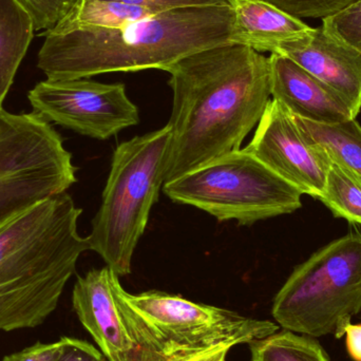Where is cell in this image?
Returning <instances> with one entry per match:
<instances>
[{"mask_svg": "<svg viewBox=\"0 0 361 361\" xmlns=\"http://www.w3.org/2000/svg\"><path fill=\"white\" fill-rule=\"evenodd\" d=\"M166 71L173 103L164 184L241 149L271 97L269 57L243 44L197 51Z\"/></svg>", "mask_w": 361, "mask_h": 361, "instance_id": "obj_1", "label": "cell"}, {"mask_svg": "<svg viewBox=\"0 0 361 361\" xmlns=\"http://www.w3.org/2000/svg\"><path fill=\"white\" fill-rule=\"evenodd\" d=\"M37 67L47 80L160 69L197 51L235 42L229 6L169 11L118 29L49 30Z\"/></svg>", "mask_w": 361, "mask_h": 361, "instance_id": "obj_2", "label": "cell"}, {"mask_svg": "<svg viewBox=\"0 0 361 361\" xmlns=\"http://www.w3.org/2000/svg\"><path fill=\"white\" fill-rule=\"evenodd\" d=\"M82 212L63 192L0 227V331L36 328L55 311L89 250L78 231Z\"/></svg>", "mask_w": 361, "mask_h": 361, "instance_id": "obj_3", "label": "cell"}, {"mask_svg": "<svg viewBox=\"0 0 361 361\" xmlns=\"http://www.w3.org/2000/svg\"><path fill=\"white\" fill-rule=\"evenodd\" d=\"M171 137L166 125L114 150L101 207L86 238L89 250L99 254L118 277L131 273L133 252L164 185Z\"/></svg>", "mask_w": 361, "mask_h": 361, "instance_id": "obj_4", "label": "cell"}, {"mask_svg": "<svg viewBox=\"0 0 361 361\" xmlns=\"http://www.w3.org/2000/svg\"><path fill=\"white\" fill-rule=\"evenodd\" d=\"M361 313V233L351 231L295 267L275 296L278 326L307 336L343 337Z\"/></svg>", "mask_w": 361, "mask_h": 361, "instance_id": "obj_5", "label": "cell"}, {"mask_svg": "<svg viewBox=\"0 0 361 361\" xmlns=\"http://www.w3.org/2000/svg\"><path fill=\"white\" fill-rule=\"evenodd\" d=\"M163 191L173 202L240 225L292 214L302 206V193L245 148L165 183Z\"/></svg>", "mask_w": 361, "mask_h": 361, "instance_id": "obj_6", "label": "cell"}, {"mask_svg": "<svg viewBox=\"0 0 361 361\" xmlns=\"http://www.w3.org/2000/svg\"><path fill=\"white\" fill-rule=\"evenodd\" d=\"M76 171L61 135L44 116L0 109V227L67 192Z\"/></svg>", "mask_w": 361, "mask_h": 361, "instance_id": "obj_7", "label": "cell"}, {"mask_svg": "<svg viewBox=\"0 0 361 361\" xmlns=\"http://www.w3.org/2000/svg\"><path fill=\"white\" fill-rule=\"evenodd\" d=\"M118 293L154 336L175 352L250 345L279 330L275 322L192 302L177 295L158 290L133 295L122 286Z\"/></svg>", "mask_w": 361, "mask_h": 361, "instance_id": "obj_8", "label": "cell"}, {"mask_svg": "<svg viewBox=\"0 0 361 361\" xmlns=\"http://www.w3.org/2000/svg\"><path fill=\"white\" fill-rule=\"evenodd\" d=\"M120 277L106 265L80 276L73 309L108 361H167L183 352L161 343L120 296ZM187 352V351H186Z\"/></svg>", "mask_w": 361, "mask_h": 361, "instance_id": "obj_9", "label": "cell"}, {"mask_svg": "<svg viewBox=\"0 0 361 361\" xmlns=\"http://www.w3.org/2000/svg\"><path fill=\"white\" fill-rule=\"evenodd\" d=\"M34 112L65 128L97 140H108L140 123L139 109L124 84H102L90 78L46 80L27 93Z\"/></svg>", "mask_w": 361, "mask_h": 361, "instance_id": "obj_10", "label": "cell"}, {"mask_svg": "<svg viewBox=\"0 0 361 361\" xmlns=\"http://www.w3.org/2000/svg\"><path fill=\"white\" fill-rule=\"evenodd\" d=\"M245 149L302 195L320 199L332 159L307 139L294 116L271 99Z\"/></svg>", "mask_w": 361, "mask_h": 361, "instance_id": "obj_11", "label": "cell"}, {"mask_svg": "<svg viewBox=\"0 0 361 361\" xmlns=\"http://www.w3.org/2000/svg\"><path fill=\"white\" fill-rule=\"evenodd\" d=\"M271 93L292 116L319 125L355 120L347 102L288 57L271 54Z\"/></svg>", "mask_w": 361, "mask_h": 361, "instance_id": "obj_12", "label": "cell"}, {"mask_svg": "<svg viewBox=\"0 0 361 361\" xmlns=\"http://www.w3.org/2000/svg\"><path fill=\"white\" fill-rule=\"evenodd\" d=\"M312 75L334 89L357 116L361 110V53L314 27L307 37L280 49Z\"/></svg>", "mask_w": 361, "mask_h": 361, "instance_id": "obj_13", "label": "cell"}, {"mask_svg": "<svg viewBox=\"0 0 361 361\" xmlns=\"http://www.w3.org/2000/svg\"><path fill=\"white\" fill-rule=\"evenodd\" d=\"M231 8L235 42L260 53L277 54L282 47L307 37L314 29L263 0H235Z\"/></svg>", "mask_w": 361, "mask_h": 361, "instance_id": "obj_14", "label": "cell"}, {"mask_svg": "<svg viewBox=\"0 0 361 361\" xmlns=\"http://www.w3.org/2000/svg\"><path fill=\"white\" fill-rule=\"evenodd\" d=\"M33 35L31 19L16 0H0V109Z\"/></svg>", "mask_w": 361, "mask_h": 361, "instance_id": "obj_15", "label": "cell"}, {"mask_svg": "<svg viewBox=\"0 0 361 361\" xmlns=\"http://www.w3.org/2000/svg\"><path fill=\"white\" fill-rule=\"evenodd\" d=\"M154 15L156 14L145 8L122 2L110 0H76L69 13L53 29H118L124 25L149 18Z\"/></svg>", "mask_w": 361, "mask_h": 361, "instance_id": "obj_16", "label": "cell"}, {"mask_svg": "<svg viewBox=\"0 0 361 361\" xmlns=\"http://www.w3.org/2000/svg\"><path fill=\"white\" fill-rule=\"evenodd\" d=\"M294 118L307 139L322 146L333 160L349 167L361 179V126L356 118L336 125H319L296 116Z\"/></svg>", "mask_w": 361, "mask_h": 361, "instance_id": "obj_17", "label": "cell"}, {"mask_svg": "<svg viewBox=\"0 0 361 361\" xmlns=\"http://www.w3.org/2000/svg\"><path fill=\"white\" fill-rule=\"evenodd\" d=\"M252 361H331L315 337L277 331L250 343Z\"/></svg>", "mask_w": 361, "mask_h": 361, "instance_id": "obj_18", "label": "cell"}, {"mask_svg": "<svg viewBox=\"0 0 361 361\" xmlns=\"http://www.w3.org/2000/svg\"><path fill=\"white\" fill-rule=\"evenodd\" d=\"M319 200L336 218L361 225V179L349 167L332 159Z\"/></svg>", "mask_w": 361, "mask_h": 361, "instance_id": "obj_19", "label": "cell"}, {"mask_svg": "<svg viewBox=\"0 0 361 361\" xmlns=\"http://www.w3.org/2000/svg\"><path fill=\"white\" fill-rule=\"evenodd\" d=\"M322 27L331 37L361 53V0L322 18Z\"/></svg>", "mask_w": 361, "mask_h": 361, "instance_id": "obj_20", "label": "cell"}, {"mask_svg": "<svg viewBox=\"0 0 361 361\" xmlns=\"http://www.w3.org/2000/svg\"><path fill=\"white\" fill-rule=\"evenodd\" d=\"M76 0H16L30 17L34 32L56 27L69 13Z\"/></svg>", "mask_w": 361, "mask_h": 361, "instance_id": "obj_21", "label": "cell"}, {"mask_svg": "<svg viewBox=\"0 0 361 361\" xmlns=\"http://www.w3.org/2000/svg\"><path fill=\"white\" fill-rule=\"evenodd\" d=\"M297 18H324L356 0H263Z\"/></svg>", "mask_w": 361, "mask_h": 361, "instance_id": "obj_22", "label": "cell"}, {"mask_svg": "<svg viewBox=\"0 0 361 361\" xmlns=\"http://www.w3.org/2000/svg\"><path fill=\"white\" fill-rule=\"evenodd\" d=\"M122 2L130 6H140L154 14L169 12L185 8H201V6H233L235 0H110Z\"/></svg>", "mask_w": 361, "mask_h": 361, "instance_id": "obj_23", "label": "cell"}, {"mask_svg": "<svg viewBox=\"0 0 361 361\" xmlns=\"http://www.w3.org/2000/svg\"><path fill=\"white\" fill-rule=\"evenodd\" d=\"M63 350L56 361H108L103 353L86 341L69 337H63Z\"/></svg>", "mask_w": 361, "mask_h": 361, "instance_id": "obj_24", "label": "cell"}, {"mask_svg": "<svg viewBox=\"0 0 361 361\" xmlns=\"http://www.w3.org/2000/svg\"><path fill=\"white\" fill-rule=\"evenodd\" d=\"M63 341L54 343H37L23 351L6 356L1 361H56L61 356Z\"/></svg>", "mask_w": 361, "mask_h": 361, "instance_id": "obj_25", "label": "cell"}, {"mask_svg": "<svg viewBox=\"0 0 361 361\" xmlns=\"http://www.w3.org/2000/svg\"><path fill=\"white\" fill-rule=\"evenodd\" d=\"M348 354L353 361H361V324H349L343 329Z\"/></svg>", "mask_w": 361, "mask_h": 361, "instance_id": "obj_26", "label": "cell"}, {"mask_svg": "<svg viewBox=\"0 0 361 361\" xmlns=\"http://www.w3.org/2000/svg\"><path fill=\"white\" fill-rule=\"evenodd\" d=\"M226 347H229V345H226ZM222 348L224 347L183 352V353L178 354V355L173 356V357L167 361H202L207 358L208 356L212 355L214 352L218 351V350L222 349Z\"/></svg>", "mask_w": 361, "mask_h": 361, "instance_id": "obj_27", "label": "cell"}, {"mask_svg": "<svg viewBox=\"0 0 361 361\" xmlns=\"http://www.w3.org/2000/svg\"><path fill=\"white\" fill-rule=\"evenodd\" d=\"M231 349V347L222 348V349L218 350V351L214 352L212 355L208 356L207 358L202 361H225L227 354H228Z\"/></svg>", "mask_w": 361, "mask_h": 361, "instance_id": "obj_28", "label": "cell"}]
</instances>
